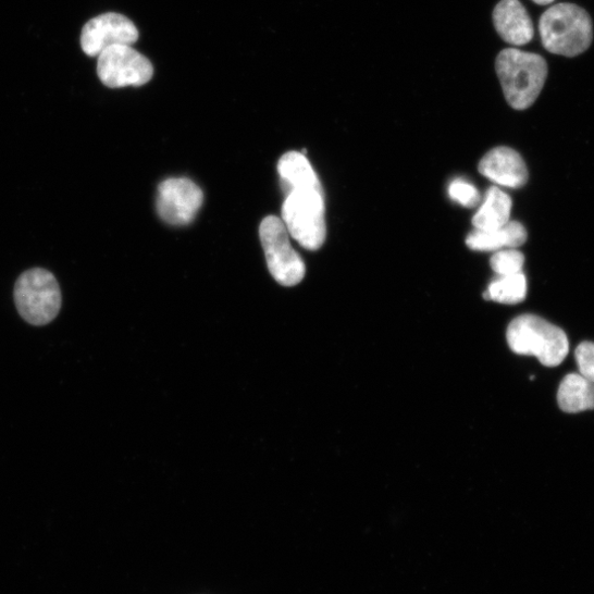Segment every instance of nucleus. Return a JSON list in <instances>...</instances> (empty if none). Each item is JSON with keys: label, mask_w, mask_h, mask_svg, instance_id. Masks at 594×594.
Masks as SVG:
<instances>
[{"label": "nucleus", "mask_w": 594, "mask_h": 594, "mask_svg": "<svg viewBox=\"0 0 594 594\" xmlns=\"http://www.w3.org/2000/svg\"><path fill=\"white\" fill-rule=\"evenodd\" d=\"M507 339L516 354L536 357L549 368L559 366L569 352L565 332L536 315L527 314L513 320Z\"/></svg>", "instance_id": "nucleus-4"}, {"label": "nucleus", "mask_w": 594, "mask_h": 594, "mask_svg": "<svg viewBox=\"0 0 594 594\" xmlns=\"http://www.w3.org/2000/svg\"><path fill=\"white\" fill-rule=\"evenodd\" d=\"M138 38V29L129 18L108 13L90 20L84 26L81 46L85 54L96 58L112 47L133 46Z\"/></svg>", "instance_id": "nucleus-9"}, {"label": "nucleus", "mask_w": 594, "mask_h": 594, "mask_svg": "<svg viewBox=\"0 0 594 594\" xmlns=\"http://www.w3.org/2000/svg\"><path fill=\"white\" fill-rule=\"evenodd\" d=\"M493 23L500 37L513 46H524L534 37V25L520 0H502L494 9Z\"/></svg>", "instance_id": "nucleus-11"}, {"label": "nucleus", "mask_w": 594, "mask_h": 594, "mask_svg": "<svg viewBox=\"0 0 594 594\" xmlns=\"http://www.w3.org/2000/svg\"><path fill=\"white\" fill-rule=\"evenodd\" d=\"M534 3L539 4V5H548V4H552L554 2V0H533Z\"/></svg>", "instance_id": "nucleus-19"}, {"label": "nucleus", "mask_w": 594, "mask_h": 594, "mask_svg": "<svg viewBox=\"0 0 594 594\" xmlns=\"http://www.w3.org/2000/svg\"><path fill=\"white\" fill-rule=\"evenodd\" d=\"M579 373L594 383V343H582L574 352Z\"/></svg>", "instance_id": "nucleus-18"}, {"label": "nucleus", "mask_w": 594, "mask_h": 594, "mask_svg": "<svg viewBox=\"0 0 594 594\" xmlns=\"http://www.w3.org/2000/svg\"><path fill=\"white\" fill-rule=\"evenodd\" d=\"M282 221L288 234L302 247L319 250L326 239L325 191L319 180L283 190Z\"/></svg>", "instance_id": "nucleus-1"}, {"label": "nucleus", "mask_w": 594, "mask_h": 594, "mask_svg": "<svg viewBox=\"0 0 594 594\" xmlns=\"http://www.w3.org/2000/svg\"><path fill=\"white\" fill-rule=\"evenodd\" d=\"M544 48L568 58L583 53L593 38L587 13L573 4H558L546 11L540 21Z\"/></svg>", "instance_id": "nucleus-3"}, {"label": "nucleus", "mask_w": 594, "mask_h": 594, "mask_svg": "<svg viewBox=\"0 0 594 594\" xmlns=\"http://www.w3.org/2000/svg\"><path fill=\"white\" fill-rule=\"evenodd\" d=\"M524 262V255L517 249H504L497 251L490 259L492 270L499 275L521 273Z\"/></svg>", "instance_id": "nucleus-16"}, {"label": "nucleus", "mask_w": 594, "mask_h": 594, "mask_svg": "<svg viewBox=\"0 0 594 594\" xmlns=\"http://www.w3.org/2000/svg\"><path fill=\"white\" fill-rule=\"evenodd\" d=\"M557 401L570 414L594 410V383L580 373L568 374L559 385Z\"/></svg>", "instance_id": "nucleus-14"}, {"label": "nucleus", "mask_w": 594, "mask_h": 594, "mask_svg": "<svg viewBox=\"0 0 594 594\" xmlns=\"http://www.w3.org/2000/svg\"><path fill=\"white\" fill-rule=\"evenodd\" d=\"M511 197L497 186L490 187L484 200L472 219L474 230L488 231L505 226L510 222Z\"/></svg>", "instance_id": "nucleus-13"}, {"label": "nucleus", "mask_w": 594, "mask_h": 594, "mask_svg": "<svg viewBox=\"0 0 594 594\" xmlns=\"http://www.w3.org/2000/svg\"><path fill=\"white\" fill-rule=\"evenodd\" d=\"M15 302L22 318L35 326L51 323L62 304L61 290L54 275L45 269H32L18 279Z\"/></svg>", "instance_id": "nucleus-5"}, {"label": "nucleus", "mask_w": 594, "mask_h": 594, "mask_svg": "<svg viewBox=\"0 0 594 594\" xmlns=\"http://www.w3.org/2000/svg\"><path fill=\"white\" fill-rule=\"evenodd\" d=\"M97 59V75L110 88L143 86L153 76L151 62L132 46L109 48Z\"/></svg>", "instance_id": "nucleus-7"}, {"label": "nucleus", "mask_w": 594, "mask_h": 594, "mask_svg": "<svg viewBox=\"0 0 594 594\" xmlns=\"http://www.w3.org/2000/svg\"><path fill=\"white\" fill-rule=\"evenodd\" d=\"M528 295V281L523 272L511 275H499L492 281L483 293L484 300L506 306L523 302Z\"/></svg>", "instance_id": "nucleus-15"}, {"label": "nucleus", "mask_w": 594, "mask_h": 594, "mask_svg": "<svg viewBox=\"0 0 594 594\" xmlns=\"http://www.w3.org/2000/svg\"><path fill=\"white\" fill-rule=\"evenodd\" d=\"M495 70L509 106L517 111L528 110L536 102L548 74L543 57L518 49L502 51Z\"/></svg>", "instance_id": "nucleus-2"}, {"label": "nucleus", "mask_w": 594, "mask_h": 594, "mask_svg": "<svg viewBox=\"0 0 594 594\" xmlns=\"http://www.w3.org/2000/svg\"><path fill=\"white\" fill-rule=\"evenodd\" d=\"M448 194L454 202L467 209L475 208L481 200L479 190L462 178H456L450 183Z\"/></svg>", "instance_id": "nucleus-17"}, {"label": "nucleus", "mask_w": 594, "mask_h": 594, "mask_svg": "<svg viewBox=\"0 0 594 594\" xmlns=\"http://www.w3.org/2000/svg\"><path fill=\"white\" fill-rule=\"evenodd\" d=\"M205 194L193 181L168 178L159 185L157 210L159 216L173 226L191 223L201 210Z\"/></svg>", "instance_id": "nucleus-8"}, {"label": "nucleus", "mask_w": 594, "mask_h": 594, "mask_svg": "<svg viewBox=\"0 0 594 594\" xmlns=\"http://www.w3.org/2000/svg\"><path fill=\"white\" fill-rule=\"evenodd\" d=\"M479 172L495 184L510 188L523 187L529 180L523 158L508 147L488 151L479 163Z\"/></svg>", "instance_id": "nucleus-10"}, {"label": "nucleus", "mask_w": 594, "mask_h": 594, "mask_svg": "<svg viewBox=\"0 0 594 594\" xmlns=\"http://www.w3.org/2000/svg\"><path fill=\"white\" fill-rule=\"evenodd\" d=\"M260 240L272 276L283 286H294L306 276V263L297 253L288 238V232L282 220L265 218L259 230Z\"/></svg>", "instance_id": "nucleus-6"}, {"label": "nucleus", "mask_w": 594, "mask_h": 594, "mask_svg": "<svg viewBox=\"0 0 594 594\" xmlns=\"http://www.w3.org/2000/svg\"><path fill=\"white\" fill-rule=\"evenodd\" d=\"M528 240V232L519 222H509L503 227L471 232L467 239V246L474 251H500L504 249H517Z\"/></svg>", "instance_id": "nucleus-12"}]
</instances>
